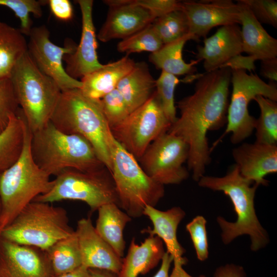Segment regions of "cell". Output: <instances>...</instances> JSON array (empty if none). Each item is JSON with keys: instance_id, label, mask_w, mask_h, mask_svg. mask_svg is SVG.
Returning <instances> with one entry per match:
<instances>
[{"instance_id": "obj_1", "label": "cell", "mask_w": 277, "mask_h": 277, "mask_svg": "<svg viewBox=\"0 0 277 277\" xmlns=\"http://www.w3.org/2000/svg\"><path fill=\"white\" fill-rule=\"evenodd\" d=\"M231 77L229 68L200 74L193 93L178 102L180 116L167 131L187 144L188 168L195 181L204 175L211 160L207 132L227 123Z\"/></svg>"}, {"instance_id": "obj_2", "label": "cell", "mask_w": 277, "mask_h": 277, "mask_svg": "<svg viewBox=\"0 0 277 277\" xmlns=\"http://www.w3.org/2000/svg\"><path fill=\"white\" fill-rule=\"evenodd\" d=\"M50 122L65 133L80 135L86 139L110 172L114 137L100 100L86 96L80 88L62 91Z\"/></svg>"}, {"instance_id": "obj_3", "label": "cell", "mask_w": 277, "mask_h": 277, "mask_svg": "<svg viewBox=\"0 0 277 277\" xmlns=\"http://www.w3.org/2000/svg\"><path fill=\"white\" fill-rule=\"evenodd\" d=\"M198 183L201 187L223 192L233 204L237 215L236 222H229L223 217H217L224 244H229L238 236L247 234L250 238L252 251L260 250L267 244L268 234L260 223L254 208V199L258 186L242 176L235 164L225 176L204 175Z\"/></svg>"}, {"instance_id": "obj_4", "label": "cell", "mask_w": 277, "mask_h": 277, "mask_svg": "<svg viewBox=\"0 0 277 277\" xmlns=\"http://www.w3.org/2000/svg\"><path fill=\"white\" fill-rule=\"evenodd\" d=\"M30 151L35 163L49 176L68 169L89 171L105 167L86 139L65 133L50 121L31 132Z\"/></svg>"}, {"instance_id": "obj_5", "label": "cell", "mask_w": 277, "mask_h": 277, "mask_svg": "<svg viewBox=\"0 0 277 277\" xmlns=\"http://www.w3.org/2000/svg\"><path fill=\"white\" fill-rule=\"evenodd\" d=\"M31 132L27 126L22 153L0 174L1 228L9 224L37 196L48 192L52 180L34 162L30 151Z\"/></svg>"}, {"instance_id": "obj_6", "label": "cell", "mask_w": 277, "mask_h": 277, "mask_svg": "<svg viewBox=\"0 0 277 277\" xmlns=\"http://www.w3.org/2000/svg\"><path fill=\"white\" fill-rule=\"evenodd\" d=\"M10 79L21 111L32 133L50 121L62 91L35 65L28 51L12 71Z\"/></svg>"}, {"instance_id": "obj_7", "label": "cell", "mask_w": 277, "mask_h": 277, "mask_svg": "<svg viewBox=\"0 0 277 277\" xmlns=\"http://www.w3.org/2000/svg\"><path fill=\"white\" fill-rule=\"evenodd\" d=\"M74 232L64 208L49 203L32 201L3 229L1 238L46 251Z\"/></svg>"}, {"instance_id": "obj_8", "label": "cell", "mask_w": 277, "mask_h": 277, "mask_svg": "<svg viewBox=\"0 0 277 277\" xmlns=\"http://www.w3.org/2000/svg\"><path fill=\"white\" fill-rule=\"evenodd\" d=\"M110 171L118 198V206L131 217L143 215L147 206L154 207L164 196V185L150 177L137 159L114 138Z\"/></svg>"}, {"instance_id": "obj_9", "label": "cell", "mask_w": 277, "mask_h": 277, "mask_svg": "<svg viewBox=\"0 0 277 277\" xmlns=\"http://www.w3.org/2000/svg\"><path fill=\"white\" fill-rule=\"evenodd\" d=\"M65 200L84 202L91 212L107 204H118L112 175L106 167L89 171L66 169L52 180L48 192L33 201L51 203Z\"/></svg>"}, {"instance_id": "obj_10", "label": "cell", "mask_w": 277, "mask_h": 277, "mask_svg": "<svg viewBox=\"0 0 277 277\" xmlns=\"http://www.w3.org/2000/svg\"><path fill=\"white\" fill-rule=\"evenodd\" d=\"M231 83L232 90L227 111V127L219 140L230 133L231 143L236 144L249 137L255 126L256 119L248 111L250 101L258 95H262L276 102L277 88L274 82L266 83L256 74L252 72L248 74L243 69L231 70Z\"/></svg>"}, {"instance_id": "obj_11", "label": "cell", "mask_w": 277, "mask_h": 277, "mask_svg": "<svg viewBox=\"0 0 277 277\" xmlns=\"http://www.w3.org/2000/svg\"><path fill=\"white\" fill-rule=\"evenodd\" d=\"M171 125L155 90L146 103L111 130L115 140L140 159L152 142L167 132Z\"/></svg>"}, {"instance_id": "obj_12", "label": "cell", "mask_w": 277, "mask_h": 277, "mask_svg": "<svg viewBox=\"0 0 277 277\" xmlns=\"http://www.w3.org/2000/svg\"><path fill=\"white\" fill-rule=\"evenodd\" d=\"M188 153L187 144L167 132L152 142L139 160L144 171L157 183L179 184L189 176L183 165Z\"/></svg>"}, {"instance_id": "obj_13", "label": "cell", "mask_w": 277, "mask_h": 277, "mask_svg": "<svg viewBox=\"0 0 277 277\" xmlns=\"http://www.w3.org/2000/svg\"><path fill=\"white\" fill-rule=\"evenodd\" d=\"M50 33L44 25L32 27L29 35L28 53L44 74L52 79L61 91L81 88V81L70 77L63 66L65 54L73 52L76 46L68 43L64 47L54 44L49 38Z\"/></svg>"}, {"instance_id": "obj_14", "label": "cell", "mask_w": 277, "mask_h": 277, "mask_svg": "<svg viewBox=\"0 0 277 277\" xmlns=\"http://www.w3.org/2000/svg\"><path fill=\"white\" fill-rule=\"evenodd\" d=\"M181 8L187 16L193 40L206 37L214 27L241 24L239 7L231 0L181 1Z\"/></svg>"}, {"instance_id": "obj_15", "label": "cell", "mask_w": 277, "mask_h": 277, "mask_svg": "<svg viewBox=\"0 0 277 277\" xmlns=\"http://www.w3.org/2000/svg\"><path fill=\"white\" fill-rule=\"evenodd\" d=\"M0 277H54L45 251L0 240Z\"/></svg>"}, {"instance_id": "obj_16", "label": "cell", "mask_w": 277, "mask_h": 277, "mask_svg": "<svg viewBox=\"0 0 277 277\" xmlns=\"http://www.w3.org/2000/svg\"><path fill=\"white\" fill-rule=\"evenodd\" d=\"M103 2L110 9L97 35L101 42L123 39L152 24L155 19L149 10L135 4L133 0Z\"/></svg>"}, {"instance_id": "obj_17", "label": "cell", "mask_w": 277, "mask_h": 277, "mask_svg": "<svg viewBox=\"0 0 277 277\" xmlns=\"http://www.w3.org/2000/svg\"><path fill=\"white\" fill-rule=\"evenodd\" d=\"M82 13V28L81 40L74 51L64 55L65 70L71 77L77 80L103 66L98 61L97 42L92 18L93 1L77 0Z\"/></svg>"}, {"instance_id": "obj_18", "label": "cell", "mask_w": 277, "mask_h": 277, "mask_svg": "<svg viewBox=\"0 0 277 277\" xmlns=\"http://www.w3.org/2000/svg\"><path fill=\"white\" fill-rule=\"evenodd\" d=\"M82 258V266L118 274L123 259L97 233L90 217L78 221L75 230Z\"/></svg>"}, {"instance_id": "obj_19", "label": "cell", "mask_w": 277, "mask_h": 277, "mask_svg": "<svg viewBox=\"0 0 277 277\" xmlns=\"http://www.w3.org/2000/svg\"><path fill=\"white\" fill-rule=\"evenodd\" d=\"M196 60L203 61L205 72L227 68L228 64L243 52L241 28L238 25L220 27L198 46Z\"/></svg>"}, {"instance_id": "obj_20", "label": "cell", "mask_w": 277, "mask_h": 277, "mask_svg": "<svg viewBox=\"0 0 277 277\" xmlns=\"http://www.w3.org/2000/svg\"><path fill=\"white\" fill-rule=\"evenodd\" d=\"M242 176L259 186L267 185L265 177L277 172V146L255 142L244 143L232 150Z\"/></svg>"}, {"instance_id": "obj_21", "label": "cell", "mask_w": 277, "mask_h": 277, "mask_svg": "<svg viewBox=\"0 0 277 277\" xmlns=\"http://www.w3.org/2000/svg\"><path fill=\"white\" fill-rule=\"evenodd\" d=\"M143 215L150 220L153 228L148 227L141 232L159 237L166 247V252L173 259V268H183L187 262L183 256L185 250L177 240V229L185 215L184 210L179 207H174L166 211H161L154 207L147 206Z\"/></svg>"}, {"instance_id": "obj_22", "label": "cell", "mask_w": 277, "mask_h": 277, "mask_svg": "<svg viewBox=\"0 0 277 277\" xmlns=\"http://www.w3.org/2000/svg\"><path fill=\"white\" fill-rule=\"evenodd\" d=\"M236 3L240 12L243 52L255 61L276 58V39L267 32L243 0Z\"/></svg>"}, {"instance_id": "obj_23", "label": "cell", "mask_w": 277, "mask_h": 277, "mask_svg": "<svg viewBox=\"0 0 277 277\" xmlns=\"http://www.w3.org/2000/svg\"><path fill=\"white\" fill-rule=\"evenodd\" d=\"M135 63L126 55L115 62L104 64L81 79L82 92L88 97L101 100L116 89L119 82L134 68Z\"/></svg>"}, {"instance_id": "obj_24", "label": "cell", "mask_w": 277, "mask_h": 277, "mask_svg": "<svg viewBox=\"0 0 277 277\" xmlns=\"http://www.w3.org/2000/svg\"><path fill=\"white\" fill-rule=\"evenodd\" d=\"M165 252L163 241L156 235H149L141 245L133 238L117 277H137L148 273L157 265Z\"/></svg>"}, {"instance_id": "obj_25", "label": "cell", "mask_w": 277, "mask_h": 277, "mask_svg": "<svg viewBox=\"0 0 277 277\" xmlns=\"http://www.w3.org/2000/svg\"><path fill=\"white\" fill-rule=\"evenodd\" d=\"M117 90L126 102L130 113L143 105L155 90V80L144 62L134 68L118 83Z\"/></svg>"}, {"instance_id": "obj_26", "label": "cell", "mask_w": 277, "mask_h": 277, "mask_svg": "<svg viewBox=\"0 0 277 277\" xmlns=\"http://www.w3.org/2000/svg\"><path fill=\"white\" fill-rule=\"evenodd\" d=\"M97 211L94 226L97 233L122 258L125 248L123 231L131 217L114 203L104 205Z\"/></svg>"}, {"instance_id": "obj_27", "label": "cell", "mask_w": 277, "mask_h": 277, "mask_svg": "<svg viewBox=\"0 0 277 277\" xmlns=\"http://www.w3.org/2000/svg\"><path fill=\"white\" fill-rule=\"evenodd\" d=\"M28 51V43L19 29L0 22V80L10 78L18 61Z\"/></svg>"}, {"instance_id": "obj_28", "label": "cell", "mask_w": 277, "mask_h": 277, "mask_svg": "<svg viewBox=\"0 0 277 277\" xmlns=\"http://www.w3.org/2000/svg\"><path fill=\"white\" fill-rule=\"evenodd\" d=\"M193 40L188 34L176 41L164 44L157 51L150 54L149 60L156 68L175 76L191 74L196 71L195 66L200 61L192 60L186 63L183 58L182 51L186 43Z\"/></svg>"}, {"instance_id": "obj_29", "label": "cell", "mask_w": 277, "mask_h": 277, "mask_svg": "<svg viewBox=\"0 0 277 277\" xmlns=\"http://www.w3.org/2000/svg\"><path fill=\"white\" fill-rule=\"evenodd\" d=\"M27 124L19 110L10 117L9 123L0 133V174L19 159L24 144Z\"/></svg>"}, {"instance_id": "obj_30", "label": "cell", "mask_w": 277, "mask_h": 277, "mask_svg": "<svg viewBox=\"0 0 277 277\" xmlns=\"http://www.w3.org/2000/svg\"><path fill=\"white\" fill-rule=\"evenodd\" d=\"M45 251L54 277L74 270L82 266L81 254L75 231Z\"/></svg>"}, {"instance_id": "obj_31", "label": "cell", "mask_w": 277, "mask_h": 277, "mask_svg": "<svg viewBox=\"0 0 277 277\" xmlns=\"http://www.w3.org/2000/svg\"><path fill=\"white\" fill-rule=\"evenodd\" d=\"M254 100L260 109V116L256 119L255 142L266 145H276L277 142V103L276 102L256 96Z\"/></svg>"}, {"instance_id": "obj_32", "label": "cell", "mask_w": 277, "mask_h": 277, "mask_svg": "<svg viewBox=\"0 0 277 277\" xmlns=\"http://www.w3.org/2000/svg\"><path fill=\"white\" fill-rule=\"evenodd\" d=\"M152 25L163 45L189 34L188 21L181 8L155 19Z\"/></svg>"}, {"instance_id": "obj_33", "label": "cell", "mask_w": 277, "mask_h": 277, "mask_svg": "<svg viewBox=\"0 0 277 277\" xmlns=\"http://www.w3.org/2000/svg\"><path fill=\"white\" fill-rule=\"evenodd\" d=\"M163 45L162 41L151 24L120 41L117 45V49L118 52L127 55L141 52H150L151 53L159 50Z\"/></svg>"}, {"instance_id": "obj_34", "label": "cell", "mask_w": 277, "mask_h": 277, "mask_svg": "<svg viewBox=\"0 0 277 277\" xmlns=\"http://www.w3.org/2000/svg\"><path fill=\"white\" fill-rule=\"evenodd\" d=\"M180 81L176 76L163 71L155 80V92L163 110L171 124L177 119L174 94L175 87Z\"/></svg>"}, {"instance_id": "obj_35", "label": "cell", "mask_w": 277, "mask_h": 277, "mask_svg": "<svg viewBox=\"0 0 277 277\" xmlns=\"http://www.w3.org/2000/svg\"><path fill=\"white\" fill-rule=\"evenodd\" d=\"M45 1L36 0H0V6L11 10L21 21V31L24 35L29 36L31 31L32 21L30 14L36 17L43 15L41 6Z\"/></svg>"}, {"instance_id": "obj_36", "label": "cell", "mask_w": 277, "mask_h": 277, "mask_svg": "<svg viewBox=\"0 0 277 277\" xmlns=\"http://www.w3.org/2000/svg\"><path fill=\"white\" fill-rule=\"evenodd\" d=\"M100 101L110 129L123 122L130 113L126 102L116 88L105 95Z\"/></svg>"}, {"instance_id": "obj_37", "label": "cell", "mask_w": 277, "mask_h": 277, "mask_svg": "<svg viewBox=\"0 0 277 277\" xmlns=\"http://www.w3.org/2000/svg\"><path fill=\"white\" fill-rule=\"evenodd\" d=\"M19 108L10 79L0 80V133L7 126L10 117L16 114Z\"/></svg>"}, {"instance_id": "obj_38", "label": "cell", "mask_w": 277, "mask_h": 277, "mask_svg": "<svg viewBox=\"0 0 277 277\" xmlns=\"http://www.w3.org/2000/svg\"><path fill=\"white\" fill-rule=\"evenodd\" d=\"M206 220L201 215L195 217L186 225L189 233L197 259L206 260L208 256V245L206 231Z\"/></svg>"}, {"instance_id": "obj_39", "label": "cell", "mask_w": 277, "mask_h": 277, "mask_svg": "<svg viewBox=\"0 0 277 277\" xmlns=\"http://www.w3.org/2000/svg\"><path fill=\"white\" fill-rule=\"evenodd\" d=\"M255 18L277 28V2L274 0H243Z\"/></svg>"}, {"instance_id": "obj_40", "label": "cell", "mask_w": 277, "mask_h": 277, "mask_svg": "<svg viewBox=\"0 0 277 277\" xmlns=\"http://www.w3.org/2000/svg\"><path fill=\"white\" fill-rule=\"evenodd\" d=\"M149 10L155 19L181 8V1L176 0H133Z\"/></svg>"}, {"instance_id": "obj_41", "label": "cell", "mask_w": 277, "mask_h": 277, "mask_svg": "<svg viewBox=\"0 0 277 277\" xmlns=\"http://www.w3.org/2000/svg\"><path fill=\"white\" fill-rule=\"evenodd\" d=\"M50 10L54 16L63 21H68L72 18L73 10L69 0L47 1Z\"/></svg>"}, {"instance_id": "obj_42", "label": "cell", "mask_w": 277, "mask_h": 277, "mask_svg": "<svg viewBox=\"0 0 277 277\" xmlns=\"http://www.w3.org/2000/svg\"><path fill=\"white\" fill-rule=\"evenodd\" d=\"M261 74L270 82L277 81V57L261 61Z\"/></svg>"}, {"instance_id": "obj_43", "label": "cell", "mask_w": 277, "mask_h": 277, "mask_svg": "<svg viewBox=\"0 0 277 277\" xmlns=\"http://www.w3.org/2000/svg\"><path fill=\"white\" fill-rule=\"evenodd\" d=\"M242 267L234 264H226L217 268L214 277H245Z\"/></svg>"}, {"instance_id": "obj_44", "label": "cell", "mask_w": 277, "mask_h": 277, "mask_svg": "<svg viewBox=\"0 0 277 277\" xmlns=\"http://www.w3.org/2000/svg\"><path fill=\"white\" fill-rule=\"evenodd\" d=\"M172 262L171 256L165 251L161 260V267L153 277H170L169 271Z\"/></svg>"}, {"instance_id": "obj_45", "label": "cell", "mask_w": 277, "mask_h": 277, "mask_svg": "<svg viewBox=\"0 0 277 277\" xmlns=\"http://www.w3.org/2000/svg\"><path fill=\"white\" fill-rule=\"evenodd\" d=\"M57 277H91L89 269L81 266L76 269Z\"/></svg>"}, {"instance_id": "obj_46", "label": "cell", "mask_w": 277, "mask_h": 277, "mask_svg": "<svg viewBox=\"0 0 277 277\" xmlns=\"http://www.w3.org/2000/svg\"><path fill=\"white\" fill-rule=\"evenodd\" d=\"M91 277H117V274L111 271L98 269H89Z\"/></svg>"}, {"instance_id": "obj_47", "label": "cell", "mask_w": 277, "mask_h": 277, "mask_svg": "<svg viewBox=\"0 0 277 277\" xmlns=\"http://www.w3.org/2000/svg\"><path fill=\"white\" fill-rule=\"evenodd\" d=\"M0 218H1V208H0ZM1 232H2V230L1 228V223H0V240L1 239Z\"/></svg>"}]
</instances>
